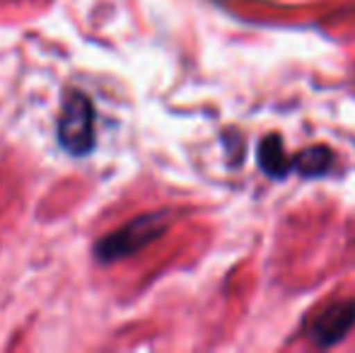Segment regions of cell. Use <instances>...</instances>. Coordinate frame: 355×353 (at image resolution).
Wrapping results in <instances>:
<instances>
[{
    "instance_id": "6da1fadb",
    "label": "cell",
    "mask_w": 355,
    "mask_h": 353,
    "mask_svg": "<svg viewBox=\"0 0 355 353\" xmlns=\"http://www.w3.org/2000/svg\"><path fill=\"white\" fill-rule=\"evenodd\" d=\"M169 221L172 218H169L167 211H155L133 218L131 223L114 230L112 235L102 237L94 245V257L102 264H114V261L128 259V257L138 255L148 245H153L155 240H159L167 232Z\"/></svg>"
},
{
    "instance_id": "7a4b0ae2",
    "label": "cell",
    "mask_w": 355,
    "mask_h": 353,
    "mask_svg": "<svg viewBox=\"0 0 355 353\" xmlns=\"http://www.w3.org/2000/svg\"><path fill=\"white\" fill-rule=\"evenodd\" d=\"M56 136L61 148L73 157H85L94 148V107L80 89H66L58 114Z\"/></svg>"
},
{
    "instance_id": "3957f363",
    "label": "cell",
    "mask_w": 355,
    "mask_h": 353,
    "mask_svg": "<svg viewBox=\"0 0 355 353\" xmlns=\"http://www.w3.org/2000/svg\"><path fill=\"white\" fill-rule=\"evenodd\" d=\"M355 327V300H338L327 305L309 325V339L317 346L338 344Z\"/></svg>"
},
{
    "instance_id": "277c9868",
    "label": "cell",
    "mask_w": 355,
    "mask_h": 353,
    "mask_svg": "<svg viewBox=\"0 0 355 353\" xmlns=\"http://www.w3.org/2000/svg\"><path fill=\"white\" fill-rule=\"evenodd\" d=\"M334 155L327 146H312L302 150L300 155L290 157V170L302 177H322L331 170Z\"/></svg>"
},
{
    "instance_id": "5b68a950",
    "label": "cell",
    "mask_w": 355,
    "mask_h": 353,
    "mask_svg": "<svg viewBox=\"0 0 355 353\" xmlns=\"http://www.w3.org/2000/svg\"><path fill=\"white\" fill-rule=\"evenodd\" d=\"M259 167L273 179H283L290 172V157L283 150V141L278 136H268L259 146Z\"/></svg>"
}]
</instances>
